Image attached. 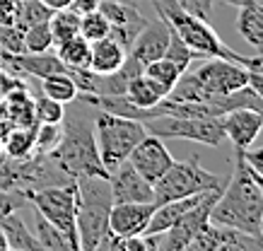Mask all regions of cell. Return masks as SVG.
<instances>
[{
	"label": "cell",
	"instance_id": "6da1fadb",
	"mask_svg": "<svg viewBox=\"0 0 263 251\" xmlns=\"http://www.w3.org/2000/svg\"><path fill=\"white\" fill-rule=\"evenodd\" d=\"M99 111V104L92 94H78V97L65 104L63 111V136L61 143L56 145L53 162L72 179L80 177H109V171L104 169L99 160L95 138V116Z\"/></svg>",
	"mask_w": 263,
	"mask_h": 251
},
{
	"label": "cell",
	"instance_id": "7a4b0ae2",
	"mask_svg": "<svg viewBox=\"0 0 263 251\" xmlns=\"http://www.w3.org/2000/svg\"><path fill=\"white\" fill-rule=\"evenodd\" d=\"M210 222L239 229L247 235L263 237V194L254 181L244 157L234 150V171L210 208Z\"/></svg>",
	"mask_w": 263,
	"mask_h": 251
},
{
	"label": "cell",
	"instance_id": "3957f363",
	"mask_svg": "<svg viewBox=\"0 0 263 251\" xmlns=\"http://www.w3.org/2000/svg\"><path fill=\"white\" fill-rule=\"evenodd\" d=\"M78 191V242L80 251H99L109 235V213L114 198L106 177H80L75 179Z\"/></svg>",
	"mask_w": 263,
	"mask_h": 251
},
{
	"label": "cell",
	"instance_id": "277c9868",
	"mask_svg": "<svg viewBox=\"0 0 263 251\" xmlns=\"http://www.w3.org/2000/svg\"><path fill=\"white\" fill-rule=\"evenodd\" d=\"M157 15L167 20V25L183 39V44L196 53V58H227V61H239V51L230 49L220 34L210 27L208 20L186 12L179 5V0H152Z\"/></svg>",
	"mask_w": 263,
	"mask_h": 251
},
{
	"label": "cell",
	"instance_id": "5b68a950",
	"mask_svg": "<svg viewBox=\"0 0 263 251\" xmlns=\"http://www.w3.org/2000/svg\"><path fill=\"white\" fill-rule=\"evenodd\" d=\"M145 133L147 130H145L143 121L99 109L95 116V138L104 169L111 171L121 162H126L130 150L143 140Z\"/></svg>",
	"mask_w": 263,
	"mask_h": 251
},
{
	"label": "cell",
	"instance_id": "8992f818",
	"mask_svg": "<svg viewBox=\"0 0 263 251\" xmlns=\"http://www.w3.org/2000/svg\"><path fill=\"white\" fill-rule=\"evenodd\" d=\"M224 184H227V179L203 169L198 160H189V162H176L174 160L172 167L152 184V191H155V203L160 205V203L203 194V191L224 188Z\"/></svg>",
	"mask_w": 263,
	"mask_h": 251
},
{
	"label": "cell",
	"instance_id": "52a82bcc",
	"mask_svg": "<svg viewBox=\"0 0 263 251\" xmlns=\"http://www.w3.org/2000/svg\"><path fill=\"white\" fill-rule=\"evenodd\" d=\"M27 201H29V205H32L34 210H39L41 215L70 242L72 251H80L78 225H75V215H78V191H75V181L34 191V194L27 196Z\"/></svg>",
	"mask_w": 263,
	"mask_h": 251
},
{
	"label": "cell",
	"instance_id": "ba28073f",
	"mask_svg": "<svg viewBox=\"0 0 263 251\" xmlns=\"http://www.w3.org/2000/svg\"><path fill=\"white\" fill-rule=\"evenodd\" d=\"M145 130L162 140H193L200 145L217 147L224 140L222 116L200 119V116H155L143 121Z\"/></svg>",
	"mask_w": 263,
	"mask_h": 251
},
{
	"label": "cell",
	"instance_id": "9c48e42d",
	"mask_svg": "<svg viewBox=\"0 0 263 251\" xmlns=\"http://www.w3.org/2000/svg\"><path fill=\"white\" fill-rule=\"evenodd\" d=\"M222 188H215V191H208L205 198L200 203H196L191 210L186 213L174 227H169L167 232L160 235V249L162 251H183L191 246V242L198 237V232L205 227V222L210 220V208L215 205L217 196H220Z\"/></svg>",
	"mask_w": 263,
	"mask_h": 251
},
{
	"label": "cell",
	"instance_id": "30bf717a",
	"mask_svg": "<svg viewBox=\"0 0 263 251\" xmlns=\"http://www.w3.org/2000/svg\"><path fill=\"white\" fill-rule=\"evenodd\" d=\"M191 73L208 94H230L247 87L249 82L247 68L227 58H208L205 63H200Z\"/></svg>",
	"mask_w": 263,
	"mask_h": 251
},
{
	"label": "cell",
	"instance_id": "8fae6325",
	"mask_svg": "<svg viewBox=\"0 0 263 251\" xmlns=\"http://www.w3.org/2000/svg\"><path fill=\"white\" fill-rule=\"evenodd\" d=\"M191 251H254L263 249V237H254L208 220L205 227L189 246Z\"/></svg>",
	"mask_w": 263,
	"mask_h": 251
},
{
	"label": "cell",
	"instance_id": "7c38bea8",
	"mask_svg": "<svg viewBox=\"0 0 263 251\" xmlns=\"http://www.w3.org/2000/svg\"><path fill=\"white\" fill-rule=\"evenodd\" d=\"M128 162L133 164V169H136L145 181L155 184V181L172 167L174 157H172V152L167 150L164 140L157 138V136H152V133H145L143 140L130 150Z\"/></svg>",
	"mask_w": 263,
	"mask_h": 251
},
{
	"label": "cell",
	"instance_id": "4fadbf2b",
	"mask_svg": "<svg viewBox=\"0 0 263 251\" xmlns=\"http://www.w3.org/2000/svg\"><path fill=\"white\" fill-rule=\"evenodd\" d=\"M102 15L109 20V36L114 41H119L126 51H130V44L138 36V32L145 27V20L140 15L138 5H128L121 0H102L99 3Z\"/></svg>",
	"mask_w": 263,
	"mask_h": 251
},
{
	"label": "cell",
	"instance_id": "5bb4252c",
	"mask_svg": "<svg viewBox=\"0 0 263 251\" xmlns=\"http://www.w3.org/2000/svg\"><path fill=\"white\" fill-rule=\"evenodd\" d=\"M157 208L155 201L145 203H114L109 213V232L121 239L126 237L145 235V229L150 225L152 213Z\"/></svg>",
	"mask_w": 263,
	"mask_h": 251
},
{
	"label": "cell",
	"instance_id": "9a60e30c",
	"mask_svg": "<svg viewBox=\"0 0 263 251\" xmlns=\"http://www.w3.org/2000/svg\"><path fill=\"white\" fill-rule=\"evenodd\" d=\"M109 188H111V198L114 203H145V201H155V191L152 184L145 181L133 164L121 162L116 169L109 171Z\"/></svg>",
	"mask_w": 263,
	"mask_h": 251
},
{
	"label": "cell",
	"instance_id": "2e32d148",
	"mask_svg": "<svg viewBox=\"0 0 263 251\" xmlns=\"http://www.w3.org/2000/svg\"><path fill=\"white\" fill-rule=\"evenodd\" d=\"M224 138L232 140L234 150H249L263 130V113L256 109H234L222 116Z\"/></svg>",
	"mask_w": 263,
	"mask_h": 251
},
{
	"label": "cell",
	"instance_id": "e0dca14e",
	"mask_svg": "<svg viewBox=\"0 0 263 251\" xmlns=\"http://www.w3.org/2000/svg\"><path fill=\"white\" fill-rule=\"evenodd\" d=\"M169 44V25L164 17H155V20H147L145 27L138 32V36L130 44V56L138 58L140 63H150V61H157V58L164 56Z\"/></svg>",
	"mask_w": 263,
	"mask_h": 251
},
{
	"label": "cell",
	"instance_id": "ac0fdd59",
	"mask_svg": "<svg viewBox=\"0 0 263 251\" xmlns=\"http://www.w3.org/2000/svg\"><path fill=\"white\" fill-rule=\"evenodd\" d=\"M208 191L203 194H193V196H186V198H176V201H167V203H160L155 213H152L150 218V225L145 229V235H162V232H167L169 227H174L179 220L186 215V213L191 210L196 203H200L205 198Z\"/></svg>",
	"mask_w": 263,
	"mask_h": 251
},
{
	"label": "cell",
	"instance_id": "d6986e66",
	"mask_svg": "<svg viewBox=\"0 0 263 251\" xmlns=\"http://www.w3.org/2000/svg\"><path fill=\"white\" fill-rule=\"evenodd\" d=\"M126 58H128V51L121 46L119 41H114L111 36H104V39L92 44L87 68L97 75H109V73H116L121 65L126 63Z\"/></svg>",
	"mask_w": 263,
	"mask_h": 251
},
{
	"label": "cell",
	"instance_id": "ffe728a7",
	"mask_svg": "<svg viewBox=\"0 0 263 251\" xmlns=\"http://www.w3.org/2000/svg\"><path fill=\"white\" fill-rule=\"evenodd\" d=\"M167 94H169V89L164 87V85H160L157 80H152L150 75L138 73L128 80L126 94H123V97L133 106H138V109H150V106H155L157 102H162Z\"/></svg>",
	"mask_w": 263,
	"mask_h": 251
},
{
	"label": "cell",
	"instance_id": "44dd1931",
	"mask_svg": "<svg viewBox=\"0 0 263 251\" xmlns=\"http://www.w3.org/2000/svg\"><path fill=\"white\" fill-rule=\"evenodd\" d=\"M3 111L8 113V119L12 121V126H36V116H34V97L29 94V87L12 89L8 97L0 102Z\"/></svg>",
	"mask_w": 263,
	"mask_h": 251
},
{
	"label": "cell",
	"instance_id": "7402d4cb",
	"mask_svg": "<svg viewBox=\"0 0 263 251\" xmlns=\"http://www.w3.org/2000/svg\"><path fill=\"white\" fill-rule=\"evenodd\" d=\"M0 229L5 232L8 246L12 251H41L36 237H34V232L27 227V222H24V218L20 215V210L10 213V215H5V218L0 220Z\"/></svg>",
	"mask_w": 263,
	"mask_h": 251
},
{
	"label": "cell",
	"instance_id": "603a6c76",
	"mask_svg": "<svg viewBox=\"0 0 263 251\" xmlns=\"http://www.w3.org/2000/svg\"><path fill=\"white\" fill-rule=\"evenodd\" d=\"M237 32L249 46H254L258 53L263 51V5H247L239 8L237 17Z\"/></svg>",
	"mask_w": 263,
	"mask_h": 251
},
{
	"label": "cell",
	"instance_id": "cb8c5ba5",
	"mask_svg": "<svg viewBox=\"0 0 263 251\" xmlns=\"http://www.w3.org/2000/svg\"><path fill=\"white\" fill-rule=\"evenodd\" d=\"M53 49H56V56L61 58V63H63L68 70H80V68H87L89 65L92 44H89L85 36H80V34H75L70 39L56 44Z\"/></svg>",
	"mask_w": 263,
	"mask_h": 251
},
{
	"label": "cell",
	"instance_id": "d4e9b609",
	"mask_svg": "<svg viewBox=\"0 0 263 251\" xmlns=\"http://www.w3.org/2000/svg\"><path fill=\"white\" fill-rule=\"evenodd\" d=\"M34 130L36 126H12L3 136V152L10 160H27L34 155Z\"/></svg>",
	"mask_w": 263,
	"mask_h": 251
},
{
	"label": "cell",
	"instance_id": "484cf974",
	"mask_svg": "<svg viewBox=\"0 0 263 251\" xmlns=\"http://www.w3.org/2000/svg\"><path fill=\"white\" fill-rule=\"evenodd\" d=\"M29 208H32V205H29ZM34 237H36V242H39V249H44V251H72L70 242H68L39 210H34Z\"/></svg>",
	"mask_w": 263,
	"mask_h": 251
},
{
	"label": "cell",
	"instance_id": "4316f807",
	"mask_svg": "<svg viewBox=\"0 0 263 251\" xmlns=\"http://www.w3.org/2000/svg\"><path fill=\"white\" fill-rule=\"evenodd\" d=\"M41 94L56 99L61 104H68V102H72L80 92H78V85H75V80L70 78V73H53V75L41 78Z\"/></svg>",
	"mask_w": 263,
	"mask_h": 251
},
{
	"label": "cell",
	"instance_id": "83f0119b",
	"mask_svg": "<svg viewBox=\"0 0 263 251\" xmlns=\"http://www.w3.org/2000/svg\"><path fill=\"white\" fill-rule=\"evenodd\" d=\"M48 27H51V34H53V46H56L61 41L80 34V15L70 8L53 10V15L48 17Z\"/></svg>",
	"mask_w": 263,
	"mask_h": 251
},
{
	"label": "cell",
	"instance_id": "f1b7e54d",
	"mask_svg": "<svg viewBox=\"0 0 263 251\" xmlns=\"http://www.w3.org/2000/svg\"><path fill=\"white\" fill-rule=\"evenodd\" d=\"M53 15V10L44 5L41 0H20L17 5V20H15V27L20 29H27L32 25H39V22H48V17Z\"/></svg>",
	"mask_w": 263,
	"mask_h": 251
},
{
	"label": "cell",
	"instance_id": "f546056e",
	"mask_svg": "<svg viewBox=\"0 0 263 251\" xmlns=\"http://www.w3.org/2000/svg\"><path fill=\"white\" fill-rule=\"evenodd\" d=\"M53 49V34L48 22H39L24 29V51L27 53H44Z\"/></svg>",
	"mask_w": 263,
	"mask_h": 251
},
{
	"label": "cell",
	"instance_id": "4dcf8cb0",
	"mask_svg": "<svg viewBox=\"0 0 263 251\" xmlns=\"http://www.w3.org/2000/svg\"><path fill=\"white\" fill-rule=\"evenodd\" d=\"M143 73L150 75L152 80H157L160 85H164L167 89H172L176 85V80L181 78V70L176 68L169 58H157V61H150V63L143 65Z\"/></svg>",
	"mask_w": 263,
	"mask_h": 251
},
{
	"label": "cell",
	"instance_id": "1f68e13d",
	"mask_svg": "<svg viewBox=\"0 0 263 251\" xmlns=\"http://www.w3.org/2000/svg\"><path fill=\"white\" fill-rule=\"evenodd\" d=\"M63 128L61 123H36L34 130V152L36 155H48L56 150V145L61 143Z\"/></svg>",
	"mask_w": 263,
	"mask_h": 251
},
{
	"label": "cell",
	"instance_id": "d6a6232c",
	"mask_svg": "<svg viewBox=\"0 0 263 251\" xmlns=\"http://www.w3.org/2000/svg\"><path fill=\"white\" fill-rule=\"evenodd\" d=\"M164 58H169L181 73H186V70L191 68L193 58H196V53L183 44V39L172 29V27H169V44H167V51H164Z\"/></svg>",
	"mask_w": 263,
	"mask_h": 251
},
{
	"label": "cell",
	"instance_id": "836d02e7",
	"mask_svg": "<svg viewBox=\"0 0 263 251\" xmlns=\"http://www.w3.org/2000/svg\"><path fill=\"white\" fill-rule=\"evenodd\" d=\"M80 36H85L89 44L109 36V20L102 15V10L80 15Z\"/></svg>",
	"mask_w": 263,
	"mask_h": 251
},
{
	"label": "cell",
	"instance_id": "e575fe53",
	"mask_svg": "<svg viewBox=\"0 0 263 251\" xmlns=\"http://www.w3.org/2000/svg\"><path fill=\"white\" fill-rule=\"evenodd\" d=\"M65 104L56 102V99L46 97V94H36L34 97V116L36 123H61L63 121Z\"/></svg>",
	"mask_w": 263,
	"mask_h": 251
},
{
	"label": "cell",
	"instance_id": "d590c367",
	"mask_svg": "<svg viewBox=\"0 0 263 251\" xmlns=\"http://www.w3.org/2000/svg\"><path fill=\"white\" fill-rule=\"evenodd\" d=\"M0 51L24 53V32L15 25H0Z\"/></svg>",
	"mask_w": 263,
	"mask_h": 251
},
{
	"label": "cell",
	"instance_id": "8d00e7d4",
	"mask_svg": "<svg viewBox=\"0 0 263 251\" xmlns=\"http://www.w3.org/2000/svg\"><path fill=\"white\" fill-rule=\"evenodd\" d=\"M24 205H29V201L20 194H12V191H5V188H0V220L10 215V213L15 210H22Z\"/></svg>",
	"mask_w": 263,
	"mask_h": 251
},
{
	"label": "cell",
	"instance_id": "74e56055",
	"mask_svg": "<svg viewBox=\"0 0 263 251\" xmlns=\"http://www.w3.org/2000/svg\"><path fill=\"white\" fill-rule=\"evenodd\" d=\"M213 3L215 0H179V5L186 12H191V15L200 17V20H210L213 17Z\"/></svg>",
	"mask_w": 263,
	"mask_h": 251
},
{
	"label": "cell",
	"instance_id": "f35d334b",
	"mask_svg": "<svg viewBox=\"0 0 263 251\" xmlns=\"http://www.w3.org/2000/svg\"><path fill=\"white\" fill-rule=\"evenodd\" d=\"M241 157H244V162L251 171H254L256 177L263 179V147H249V150H239Z\"/></svg>",
	"mask_w": 263,
	"mask_h": 251
},
{
	"label": "cell",
	"instance_id": "ab89813d",
	"mask_svg": "<svg viewBox=\"0 0 263 251\" xmlns=\"http://www.w3.org/2000/svg\"><path fill=\"white\" fill-rule=\"evenodd\" d=\"M22 85H27V82H24V78H17V75H12L10 70H5V68L0 65V102L8 97L12 89L22 87Z\"/></svg>",
	"mask_w": 263,
	"mask_h": 251
},
{
	"label": "cell",
	"instance_id": "60d3db41",
	"mask_svg": "<svg viewBox=\"0 0 263 251\" xmlns=\"http://www.w3.org/2000/svg\"><path fill=\"white\" fill-rule=\"evenodd\" d=\"M20 0H0V25H15Z\"/></svg>",
	"mask_w": 263,
	"mask_h": 251
},
{
	"label": "cell",
	"instance_id": "b9f144b4",
	"mask_svg": "<svg viewBox=\"0 0 263 251\" xmlns=\"http://www.w3.org/2000/svg\"><path fill=\"white\" fill-rule=\"evenodd\" d=\"M239 65H244L247 70H251V73H261L263 75V51L261 53H256V56H244V53H239V61H237Z\"/></svg>",
	"mask_w": 263,
	"mask_h": 251
},
{
	"label": "cell",
	"instance_id": "7bdbcfd3",
	"mask_svg": "<svg viewBox=\"0 0 263 251\" xmlns=\"http://www.w3.org/2000/svg\"><path fill=\"white\" fill-rule=\"evenodd\" d=\"M99 3H102V0H70V5H68V8L75 10L78 15H87V12L99 10Z\"/></svg>",
	"mask_w": 263,
	"mask_h": 251
},
{
	"label": "cell",
	"instance_id": "ee69618b",
	"mask_svg": "<svg viewBox=\"0 0 263 251\" xmlns=\"http://www.w3.org/2000/svg\"><path fill=\"white\" fill-rule=\"evenodd\" d=\"M247 85L254 89L256 94H258V99L263 102V75L261 73H251V70H249V82Z\"/></svg>",
	"mask_w": 263,
	"mask_h": 251
},
{
	"label": "cell",
	"instance_id": "f6af8a7d",
	"mask_svg": "<svg viewBox=\"0 0 263 251\" xmlns=\"http://www.w3.org/2000/svg\"><path fill=\"white\" fill-rule=\"evenodd\" d=\"M44 5H48L51 10H61V8H68L70 5V0H41Z\"/></svg>",
	"mask_w": 263,
	"mask_h": 251
},
{
	"label": "cell",
	"instance_id": "bcb514c9",
	"mask_svg": "<svg viewBox=\"0 0 263 251\" xmlns=\"http://www.w3.org/2000/svg\"><path fill=\"white\" fill-rule=\"evenodd\" d=\"M220 3H224V5H232V8H247V5H254V0H220Z\"/></svg>",
	"mask_w": 263,
	"mask_h": 251
},
{
	"label": "cell",
	"instance_id": "7dc6e473",
	"mask_svg": "<svg viewBox=\"0 0 263 251\" xmlns=\"http://www.w3.org/2000/svg\"><path fill=\"white\" fill-rule=\"evenodd\" d=\"M0 251H10L8 239H5V232H3V229H0Z\"/></svg>",
	"mask_w": 263,
	"mask_h": 251
},
{
	"label": "cell",
	"instance_id": "c3c4849f",
	"mask_svg": "<svg viewBox=\"0 0 263 251\" xmlns=\"http://www.w3.org/2000/svg\"><path fill=\"white\" fill-rule=\"evenodd\" d=\"M249 171H251V169H249ZM251 177H254V181L258 184V188H261V194H263V179H261V177H256L254 171H251Z\"/></svg>",
	"mask_w": 263,
	"mask_h": 251
},
{
	"label": "cell",
	"instance_id": "681fc988",
	"mask_svg": "<svg viewBox=\"0 0 263 251\" xmlns=\"http://www.w3.org/2000/svg\"><path fill=\"white\" fill-rule=\"evenodd\" d=\"M121 3H128V5H138L140 0H121ZM150 3H152V0H150Z\"/></svg>",
	"mask_w": 263,
	"mask_h": 251
},
{
	"label": "cell",
	"instance_id": "f907efd6",
	"mask_svg": "<svg viewBox=\"0 0 263 251\" xmlns=\"http://www.w3.org/2000/svg\"><path fill=\"white\" fill-rule=\"evenodd\" d=\"M254 5H263V0H254Z\"/></svg>",
	"mask_w": 263,
	"mask_h": 251
},
{
	"label": "cell",
	"instance_id": "816d5d0a",
	"mask_svg": "<svg viewBox=\"0 0 263 251\" xmlns=\"http://www.w3.org/2000/svg\"><path fill=\"white\" fill-rule=\"evenodd\" d=\"M0 157H3V140H0Z\"/></svg>",
	"mask_w": 263,
	"mask_h": 251
},
{
	"label": "cell",
	"instance_id": "f5cc1de1",
	"mask_svg": "<svg viewBox=\"0 0 263 251\" xmlns=\"http://www.w3.org/2000/svg\"><path fill=\"white\" fill-rule=\"evenodd\" d=\"M0 61H3V51H0Z\"/></svg>",
	"mask_w": 263,
	"mask_h": 251
},
{
	"label": "cell",
	"instance_id": "db71d44e",
	"mask_svg": "<svg viewBox=\"0 0 263 251\" xmlns=\"http://www.w3.org/2000/svg\"><path fill=\"white\" fill-rule=\"evenodd\" d=\"M261 229H263V222H261Z\"/></svg>",
	"mask_w": 263,
	"mask_h": 251
},
{
	"label": "cell",
	"instance_id": "11a10c76",
	"mask_svg": "<svg viewBox=\"0 0 263 251\" xmlns=\"http://www.w3.org/2000/svg\"><path fill=\"white\" fill-rule=\"evenodd\" d=\"M261 113H263V111H261Z\"/></svg>",
	"mask_w": 263,
	"mask_h": 251
}]
</instances>
